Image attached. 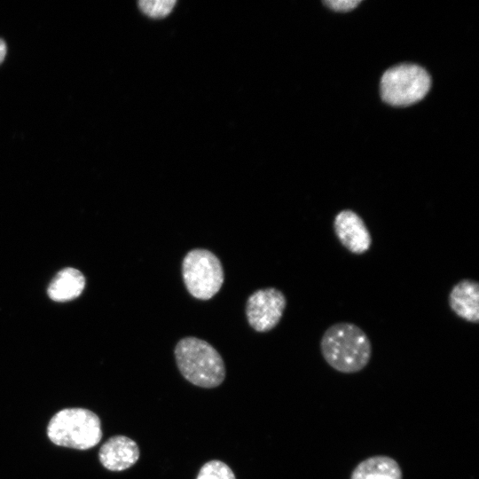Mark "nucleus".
<instances>
[{"label":"nucleus","mask_w":479,"mask_h":479,"mask_svg":"<svg viewBox=\"0 0 479 479\" xmlns=\"http://www.w3.org/2000/svg\"><path fill=\"white\" fill-rule=\"evenodd\" d=\"M174 352L180 373L191 383L211 389L224 381V360L206 341L192 336L185 337L177 343Z\"/></svg>","instance_id":"nucleus-2"},{"label":"nucleus","mask_w":479,"mask_h":479,"mask_svg":"<svg viewBox=\"0 0 479 479\" xmlns=\"http://www.w3.org/2000/svg\"><path fill=\"white\" fill-rule=\"evenodd\" d=\"M333 229L339 242L351 254L363 255L371 248V232L364 219L354 210L339 211L334 218Z\"/></svg>","instance_id":"nucleus-7"},{"label":"nucleus","mask_w":479,"mask_h":479,"mask_svg":"<svg viewBox=\"0 0 479 479\" xmlns=\"http://www.w3.org/2000/svg\"><path fill=\"white\" fill-rule=\"evenodd\" d=\"M430 84V76L424 68L414 64H401L382 75L381 94L389 105L409 106L422 99Z\"/></svg>","instance_id":"nucleus-4"},{"label":"nucleus","mask_w":479,"mask_h":479,"mask_svg":"<svg viewBox=\"0 0 479 479\" xmlns=\"http://www.w3.org/2000/svg\"><path fill=\"white\" fill-rule=\"evenodd\" d=\"M7 52V46L5 42L0 38V64L4 61Z\"/></svg>","instance_id":"nucleus-15"},{"label":"nucleus","mask_w":479,"mask_h":479,"mask_svg":"<svg viewBox=\"0 0 479 479\" xmlns=\"http://www.w3.org/2000/svg\"><path fill=\"white\" fill-rule=\"evenodd\" d=\"M137 4L140 10L146 15L153 18H162L171 12L176 1L143 0L139 1Z\"/></svg>","instance_id":"nucleus-13"},{"label":"nucleus","mask_w":479,"mask_h":479,"mask_svg":"<svg viewBox=\"0 0 479 479\" xmlns=\"http://www.w3.org/2000/svg\"><path fill=\"white\" fill-rule=\"evenodd\" d=\"M360 2V0H327L324 4L334 11L347 12L355 8Z\"/></svg>","instance_id":"nucleus-14"},{"label":"nucleus","mask_w":479,"mask_h":479,"mask_svg":"<svg viewBox=\"0 0 479 479\" xmlns=\"http://www.w3.org/2000/svg\"><path fill=\"white\" fill-rule=\"evenodd\" d=\"M350 479H403V473L393 458L375 455L359 462L351 472Z\"/></svg>","instance_id":"nucleus-10"},{"label":"nucleus","mask_w":479,"mask_h":479,"mask_svg":"<svg viewBox=\"0 0 479 479\" xmlns=\"http://www.w3.org/2000/svg\"><path fill=\"white\" fill-rule=\"evenodd\" d=\"M196 479H236L231 467L221 460H210L200 469Z\"/></svg>","instance_id":"nucleus-12"},{"label":"nucleus","mask_w":479,"mask_h":479,"mask_svg":"<svg viewBox=\"0 0 479 479\" xmlns=\"http://www.w3.org/2000/svg\"><path fill=\"white\" fill-rule=\"evenodd\" d=\"M287 306L285 294L275 287L256 290L247 299L246 315L250 326L260 333L279 323Z\"/></svg>","instance_id":"nucleus-6"},{"label":"nucleus","mask_w":479,"mask_h":479,"mask_svg":"<svg viewBox=\"0 0 479 479\" xmlns=\"http://www.w3.org/2000/svg\"><path fill=\"white\" fill-rule=\"evenodd\" d=\"M319 347L327 365L342 373L362 371L372 357L368 335L351 322H338L328 326L320 339Z\"/></svg>","instance_id":"nucleus-1"},{"label":"nucleus","mask_w":479,"mask_h":479,"mask_svg":"<svg viewBox=\"0 0 479 479\" xmlns=\"http://www.w3.org/2000/svg\"><path fill=\"white\" fill-rule=\"evenodd\" d=\"M104 467L122 471L132 467L139 459V448L135 441L125 436H114L106 440L98 452Z\"/></svg>","instance_id":"nucleus-8"},{"label":"nucleus","mask_w":479,"mask_h":479,"mask_svg":"<svg viewBox=\"0 0 479 479\" xmlns=\"http://www.w3.org/2000/svg\"><path fill=\"white\" fill-rule=\"evenodd\" d=\"M85 286L83 275L76 269L66 268L51 280L48 295L56 302H67L81 294Z\"/></svg>","instance_id":"nucleus-11"},{"label":"nucleus","mask_w":479,"mask_h":479,"mask_svg":"<svg viewBox=\"0 0 479 479\" xmlns=\"http://www.w3.org/2000/svg\"><path fill=\"white\" fill-rule=\"evenodd\" d=\"M451 310L461 319L479 323V283L472 279H462L451 289L448 295Z\"/></svg>","instance_id":"nucleus-9"},{"label":"nucleus","mask_w":479,"mask_h":479,"mask_svg":"<svg viewBox=\"0 0 479 479\" xmlns=\"http://www.w3.org/2000/svg\"><path fill=\"white\" fill-rule=\"evenodd\" d=\"M47 436L56 445L88 450L102 437L98 416L84 408H66L55 413L47 426Z\"/></svg>","instance_id":"nucleus-3"},{"label":"nucleus","mask_w":479,"mask_h":479,"mask_svg":"<svg viewBox=\"0 0 479 479\" xmlns=\"http://www.w3.org/2000/svg\"><path fill=\"white\" fill-rule=\"evenodd\" d=\"M182 274L186 289L199 300H208L224 283V270L218 257L208 249L195 248L183 259Z\"/></svg>","instance_id":"nucleus-5"}]
</instances>
